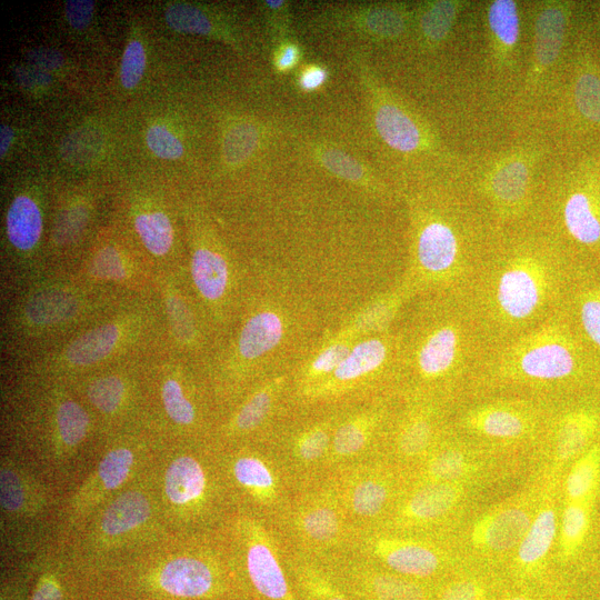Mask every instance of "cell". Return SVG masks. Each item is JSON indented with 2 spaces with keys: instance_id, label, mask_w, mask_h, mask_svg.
I'll list each match as a JSON object with an SVG mask.
<instances>
[{
  "instance_id": "cell-46",
  "label": "cell",
  "mask_w": 600,
  "mask_h": 600,
  "mask_svg": "<svg viewBox=\"0 0 600 600\" xmlns=\"http://www.w3.org/2000/svg\"><path fill=\"white\" fill-rule=\"evenodd\" d=\"M267 134L263 123L251 118H238L228 124L222 136V159L227 167L237 168L250 160Z\"/></svg>"
},
{
  "instance_id": "cell-26",
  "label": "cell",
  "mask_w": 600,
  "mask_h": 600,
  "mask_svg": "<svg viewBox=\"0 0 600 600\" xmlns=\"http://www.w3.org/2000/svg\"><path fill=\"white\" fill-rule=\"evenodd\" d=\"M154 293L167 349L203 368L217 347V339L192 292L187 268L157 273Z\"/></svg>"
},
{
  "instance_id": "cell-20",
  "label": "cell",
  "mask_w": 600,
  "mask_h": 600,
  "mask_svg": "<svg viewBox=\"0 0 600 600\" xmlns=\"http://www.w3.org/2000/svg\"><path fill=\"white\" fill-rule=\"evenodd\" d=\"M146 360L111 364L69 384L96 418L98 442L129 427L147 423Z\"/></svg>"
},
{
  "instance_id": "cell-54",
  "label": "cell",
  "mask_w": 600,
  "mask_h": 600,
  "mask_svg": "<svg viewBox=\"0 0 600 600\" xmlns=\"http://www.w3.org/2000/svg\"><path fill=\"white\" fill-rule=\"evenodd\" d=\"M146 142L149 149L162 159H178L184 151L181 141L162 124H153L147 130Z\"/></svg>"
},
{
  "instance_id": "cell-10",
  "label": "cell",
  "mask_w": 600,
  "mask_h": 600,
  "mask_svg": "<svg viewBox=\"0 0 600 600\" xmlns=\"http://www.w3.org/2000/svg\"><path fill=\"white\" fill-rule=\"evenodd\" d=\"M147 424L164 442L212 441L221 419L203 369L168 349L144 361Z\"/></svg>"
},
{
  "instance_id": "cell-53",
  "label": "cell",
  "mask_w": 600,
  "mask_h": 600,
  "mask_svg": "<svg viewBox=\"0 0 600 600\" xmlns=\"http://www.w3.org/2000/svg\"><path fill=\"white\" fill-rule=\"evenodd\" d=\"M146 68V53L139 40L128 42L121 59L120 80L124 88H134L141 80Z\"/></svg>"
},
{
  "instance_id": "cell-35",
  "label": "cell",
  "mask_w": 600,
  "mask_h": 600,
  "mask_svg": "<svg viewBox=\"0 0 600 600\" xmlns=\"http://www.w3.org/2000/svg\"><path fill=\"white\" fill-rule=\"evenodd\" d=\"M598 438L600 392L551 404L541 440L549 444L559 464L574 461Z\"/></svg>"
},
{
  "instance_id": "cell-13",
  "label": "cell",
  "mask_w": 600,
  "mask_h": 600,
  "mask_svg": "<svg viewBox=\"0 0 600 600\" xmlns=\"http://www.w3.org/2000/svg\"><path fill=\"white\" fill-rule=\"evenodd\" d=\"M163 443L147 423L99 441L98 462L60 508L57 538H68L100 504L146 473Z\"/></svg>"
},
{
  "instance_id": "cell-1",
  "label": "cell",
  "mask_w": 600,
  "mask_h": 600,
  "mask_svg": "<svg viewBox=\"0 0 600 600\" xmlns=\"http://www.w3.org/2000/svg\"><path fill=\"white\" fill-rule=\"evenodd\" d=\"M80 578L96 600H253L223 526L168 531Z\"/></svg>"
},
{
  "instance_id": "cell-8",
  "label": "cell",
  "mask_w": 600,
  "mask_h": 600,
  "mask_svg": "<svg viewBox=\"0 0 600 600\" xmlns=\"http://www.w3.org/2000/svg\"><path fill=\"white\" fill-rule=\"evenodd\" d=\"M2 408L6 433L48 474L67 476L88 447L98 443L96 418L67 383L7 380Z\"/></svg>"
},
{
  "instance_id": "cell-11",
  "label": "cell",
  "mask_w": 600,
  "mask_h": 600,
  "mask_svg": "<svg viewBox=\"0 0 600 600\" xmlns=\"http://www.w3.org/2000/svg\"><path fill=\"white\" fill-rule=\"evenodd\" d=\"M168 531L151 467L100 504L73 533L60 540L81 574Z\"/></svg>"
},
{
  "instance_id": "cell-41",
  "label": "cell",
  "mask_w": 600,
  "mask_h": 600,
  "mask_svg": "<svg viewBox=\"0 0 600 600\" xmlns=\"http://www.w3.org/2000/svg\"><path fill=\"white\" fill-rule=\"evenodd\" d=\"M559 518L550 490L537 504L533 518L516 549V563L522 571L541 566L558 537Z\"/></svg>"
},
{
  "instance_id": "cell-9",
  "label": "cell",
  "mask_w": 600,
  "mask_h": 600,
  "mask_svg": "<svg viewBox=\"0 0 600 600\" xmlns=\"http://www.w3.org/2000/svg\"><path fill=\"white\" fill-rule=\"evenodd\" d=\"M152 477L162 520L171 532L216 530L234 511L212 441L164 442Z\"/></svg>"
},
{
  "instance_id": "cell-19",
  "label": "cell",
  "mask_w": 600,
  "mask_h": 600,
  "mask_svg": "<svg viewBox=\"0 0 600 600\" xmlns=\"http://www.w3.org/2000/svg\"><path fill=\"white\" fill-rule=\"evenodd\" d=\"M253 600H300L286 563V547L274 527L240 511L223 524Z\"/></svg>"
},
{
  "instance_id": "cell-60",
  "label": "cell",
  "mask_w": 600,
  "mask_h": 600,
  "mask_svg": "<svg viewBox=\"0 0 600 600\" xmlns=\"http://www.w3.org/2000/svg\"><path fill=\"white\" fill-rule=\"evenodd\" d=\"M506 600H529V599L521 594H514V596L508 597Z\"/></svg>"
},
{
  "instance_id": "cell-52",
  "label": "cell",
  "mask_w": 600,
  "mask_h": 600,
  "mask_svg": "<svg viewBox=\"0 0 600 600\" xmlns=\"http://www.w3.org/2000/svg\"><path fill=\"white\" fill-rule=\"evenodd\" d=\"M261 8L267 21L271 43L291 37V3L286 0H263Z\"/></svg>"
},
{
  "instance_id": "cell-59",
  "label": "cell",
  "mask_w": 600,
  "mask_h": 600,
  "mask_svg": "<svg viewBox=\"0 0 600 600\" xmlns=\"http://www.w3.org/2000/svg\"><path fill=\"white\" fill-rule=\"evenodd\" d=\"M1 134H0V154H1V158H3L6 156V153L8 152V149L10 147V143L12 141V137H13V132L11 130V128H9L8 126H4L2 124L1 126V130H0Z\"/></svg>"
},
{
  "instance_id": "cell-44",
  "label": "cell",
  "mask_w": 600,
  "mask_h": 600,
  "mask_svg": "<svg viewBox=\"0 0 600 600\" xmlns=\"http://www.w3.org/2000/svg\"><path fill=\"white\" fill-rule=\"evenodd\" d=\"M491 53L499 67L511 62L520 37L518 4L513 0H493L487 6Z\"/></svg>"
},
{
  "instance_id": "cell-58",
  "label": "cell",
  "mask_w": 600,
  "mask_h": 600,
  "mask_svg": "<svg viewBox=\"0 0 600 600\" xmlns=\"http://www.w3.org/2000/svg\"><path fill=\"white\" fill-rule=\"evenodd\" d=\"M94 2L90 0H68L64 11L68 22L74 29H84L91 21Z\"/></svg>"
},
{
  "instance_id": "cell-57",
  "label": "cell",
  "mask_w": 600,
  "mask_h": 600,
  "mask_svg": "<svg viewBox=\"0 0 600 600\" xmlns=\"http://www.w3.org/2000/svg\"><path fill=\"white\" fill-rule=\"evenodd\" d=\"M329 72L326 67L310 63L303 66L297 77V84L303 92H313L327 82Z\"/></svg>"
},
{
  "instance_id": "cell-29",
  "label": "cell",
  "mask_w": 600,
  "mask_h": 600,
  "mask_svg": "<svg viewBox=\"0 0 600 600\" xmlns=\"http://www.w3.org/2000/svg\"><path fill=\"white\" fill-rule=\"evenodd\" d=\"M284 377L264 379L253 384L221 418L212 443L217 448L261 442L288 412Z\"/></svg>"
},
{
  "instance_id": "cell-12",
  "label": "cell",
  "mask_w": 600,
  "mask_h": 600,
  "mask_svg": "<svg viewBox=\"0 0 600 600\" xmlns=\"http://www.w3.org/2000/svg\"><path fill=\"white\" fill-rule=\"evenodd\" d=\"M538 228L577 268L600 272V157L580 160L540 200Z\"/></svg>"
},
{
  "instance_id": "cell-22",
  "label": "cell",
  "mask_w": 600,
  "mask_h": 600,
  "mask_svg": "<svg viewBox=\"0 0 600 600\" xmlns=\"http://www.w3.org/2000/svg\"><path fill=\"white\" fill-rule=\"evenodd\" d=\"M329 478L353 531L381 527L407 482L404 471L383 457L340 467Z\"/></svg>"
},
{
  "instance_id": "cell-31",
  "label": "cell",
  "mask_w": 600,
  "mask_h": 600,
  "mask_svg": "<svg viewBox=\"0 0 600 600\" xmlns=\"http://www.w3.org/2000/svg\"><path fill=\"white\" fill-rule=\"evenodd\" d=\"M391 398H377L342 409L332 437L329 473L347 464L381 457L396 411Z\"/></svg>"
},
{
  "instance_id": "cell-15",
  "label": "cell",
  "mask_w": 600,
  "mask_h": 600,
  "mask_svg": "<svg viewBox=\"0 0 600 600\" xmlns=\"http://www.w3.org/2000/svg\"><path fill=\"white\" fill-rule=\"evenodd\" d=\"M218 453L233 510L274 526L297 491L273 453L261 442L218 448Z\"/></svg>"
},
{
  "instance_id": "cell-27",
  "label": "cell",
  "mask_w": 600,
  "mask_h": 600,
  "mask_svg": "<svg viewBox=\"0 0 600 600\" xmlns=\"http://www.w3.org/2000/svg\"><path fill=\"white\" fill-rule=\"evenodd\" d=\"M390 421L381 457L404 472L418 466L449 430L451 404L428 398H402Z\"/></svg>"
},
{
  "instance_id": "cell-36",
  "label": "cell",
  "mask_w": 600,
  "mask_h": 600,
  "mask_svg": "<svg viewBox=\"0 0 600 600\" xmlns=\"http://www.w3.org/2000/svg\"><path fill=\"white\" fill-rule=\"evenodd\" d=\"M537 503L516 499L491 509L471 527V544L483 553L501 554L517 549L531 523Z\"/></svg>"
},
{
  "instance_id": "cell-45",
  "label": "cell",
  "mask_w": 600,
  "mask_h": 600,
  "mask_svg": "<svg viewBox=\"0 0 600 600\" xmlns=\"http://www.w3.org/2000/svg\"><path fill=\"white\" fill-rule=\"evenodd\" d=\"M463 8L459 0L423 1L414 8L413 28L421 44L434 49L451 33L457 18Z\"/></svg>"
},
{
  "instance_id": "cell-5",
  "label": "cell",
  "mask_w": 600,
  "mask_h": 600,
  "mask_svg": "<svg viewBox=\"0 0 600 600\" xmlns=\"http://www.w3.org/2000/svg\"><path fill=\"white\" fill-rule=\"evenodd\" d=\"M474 392H510L556 403L600 392V366L561 310L492 348L470 393Z\"/></svg>"
},
{
  "instance_id": "cell-17",
  "label": "cell",
  "mask_w": 600,
  "mask_h": 600,
  "mask_svg": "<svg viewBox=\"0 0 600 600\" xmlns=\"http://www.w3.org/2000/svg\"><path fill=\"white\" fill-rule=\"evenodd\" d=\"M272 527L289 550L314 561L349 551L353 536L329 474L297 491Z\"/></svg>"
},
{
  "instance_id": "cell-48",
  "label": "cell",
  "mask_w": 600,
  "mask_h": 600,
  "mask_svg": "<svg viewBox=\"0 0 600 600\" xmlns=\"http://www.w3.org/2000/svg\"><path fill=\"white\" fill-rule=\"evenodd\" d=\"M592 502L566 501L559 520L558 546L562 559H571L589 532Z\"/></svg>"
},
{
  "instance_id": "cell-51",
  "label": "cell",
  "mask_w": 600,
  "mask_h": 600,
  "mask_svg": "<svg viewBox=\"0 0 600 600\" xmlns=\"http://www.w3.org/2000/svg\"><path fill=\"white\" fill-rule=\"evenodd\" d=\"M38 563V552L2 578L0 600H29Z\"/></svg>"
},
{
  "instance_id": "cell-18",
  "label": "cell",
  "mask_w": 600,
  "mask_h": 600,
  "mask_svg": "<svg viewBox=\"0 0 600 600\" xmlns=\"http://www.w3.org/2000/svg\"><path fill=\"white\" fill-rule=\"evenodd\" d=\"M288 411L261 441L277 458L296 491L329 474L336 424L343 408H300Z\"/></svg>"
},
{
  "instance_id": "cell-39",
  "label": "cell",
  "mask_w": 600,
  "mask_h": 600,
  "mask_svg": "<svg viewBox=\"0 0 600 600\" xmlns=\"http://www.w3.org/2000/svg\"><path fill=\"white\" fill-rule=\"evenodd\" d=\"M563 311L600 366V272L583 269L577 271Z\"/></svg>"
},
{
  "instance_id": "cell-47",
  "label": "cell",
  "mask_w": 600,
  "mask_h": 600,
  "mask_svg": "<svg viewBox=\"0 0 600 600\" xmlns=\"http://www.w3.org/2000/svg\"><path fill=\"white\" fill-rule=\"evenodd\" d=\"M600 489V438L571 464L564 480L566 501L594 502Z\"/></svg>"
},
{
  "instance_id": "cell-24",
  "label": "cell",
  "mask_w": 600,
  "mask_h": 600,
  "mask_svg": "<svg viewBox=\"0 0 600 600\" xmlns=\"http://www.w3.org/2000/svg\"><path fill=\"white\" fill-rule=\"evenodd\" d=\"M73 271L84 282L128 296L154 291L157 271L124 230L101 231L82 253Z\"/></svg>"
},
{
  "instance_id": "cell-42",
  "label": "cell",
  "mask_w": 600,
  "mask_h": 600,
  "mask_svg": "<svg viewBox=\"0 0 600 600\" xmlns=\"http://www.w3.org/2000/svg\"><path fill=\"white\" fill-rule=\"evenodd\" d=\"M573 113L586 129L600 130V64L584 50L576 59L571 81Z\"/></svg>"
},
{
  "instance_id": "cell-2",
  "label": "cell",
  "mask_w": 600,
  "mask_h": 600,
  "mask_svg": "<svg viewBox=\"0 0 600 600\" xmlns=\"http://www.w3.org/2000/svg\"><path fill=\"white\" fill-rule=\"evenodd\" d=\"M578 270L539 228L501 232L464 297L496 348L563 310Z\"/></svg>"
},
{
  "instance_id": "cell-21",
  "label": "cell",
  "mask_w": 600,
  "mask_h": 600,
  "mask_svg": "<svg viewBox=\"0 0 600 600\" xmlns=\"http://www.w3.org/2000/svg\"><path fill=\"white\" fill-rule=\"evenodd\" d=\"M13 452L0 459L1 536L22 548L40 551L48 544L39 534L57 508L51 488ZM51 542V541H50Z\"/></svg>"
},
{
  "instance_id": "cell-4",
  "label": "cell",
  "mask_w": 600,
  "mask_h": 600,
  "mask_svg": "<svg viewBox=\"0 0 600 600\" xmlns=\"http://www.w3.org/2000/svg\"><path fill=\"white\" fill-rule=\"evenodd\" d=\"M411 222L410 296H464L501 233L477 203L448 193L417 198Z\"/></svg>"
},
{
  "instance_id": "cell-14",
  "label": "cell",
  "mask_w": 600,
  "mask_h": 600,
  "mask_svg": "<svg viewBox=\"0 0 600 600\" xmlns=\"http://www.w3.org/2000/svg\"><path fill=\"white\" fill-rule=\"evenodd\" d=\"M549 402L510 392H474L456 402L449 429L476 443L518 446L540 441Z\"/></svg>"
},
{
  "instance_id": "cell-40",
  "label": "cell",
  "mask_w": 600,
  "mask_h": 600,
  "mask_svg": "<svg viewBox=\"0 0 600 600\" xmlns=\"http://www.w3.org/2000/svg\"><path fill=\"white\" fill-rule=\"evenodd\" d=\"M572 6L568 1L542 3L533 32V53L527 81L534 86L556 64L561 54L571 17Z\"/></svg>"
},
{
  "instance_id": "cell-56",
  "label": "cell",
  "mask_w": 600,
  "mask_h": 600,
  "mask_svg": "<svg viewBox=\"0 0 600 600\" xmlns=\"http://www.w3.org/2000/svg\"><path fill=\"white\" fill-rule=\"evenodd\" d=\"M301 57L302 49L292 37L272 44V67L278 73H287L298 67Z\"/></svg>"
},
{
  "instance_id": "cell-16",
  "label": "cell",
  "mask_w": 600,
  "mask_h": 600,
  "mask_svg": "<svg viewBox=\"0 0 600 600\" xmlns=\"http://www.w3.org/2000/svg\"><path fill=\"white\" fill-rule=\"evenodd\" d=\"M203 216L187 218V273L217 344L227 336L238 307V271Z\"/></svg>"
},
{
  "instance_id": "cell-33",
  "label": "cell",
  "mask_w": 600,
  "mask_h": 600,
  "mask_svg": "<svg viewBox=\"0 0 600 600\" xmlns=\"http://www.w3.org/2000/svg\"><path fill=\"white\" fill-rule=\"evenodd\" d=\"M413 24L414 8L404 2L334 3L311 19L317 30L349 31L376 41L397 40Z\"/></svg>"
},
{
  "instance_id": "cell-25",
  "label": "cell",
  "mask_w": 600,
  "mask_h": 600,
  "mask_svg": "<svg viewBox=\"0 0 600 600\" xmlns=\"http://www.w3.org/2000/svg\"><path fill=\"white\" fill-rule=\"evenodd\" d=\"M350 552L400 576L434 583L449 566L437 534L373 528L353 531Z\"/></svg>"
},
{
  "instance_id": "cell-50",
  "label": "cell",
  "mask_w": 600,
  "mask_h": 600,
  "mask_svg": "<svg viewBox=\"0 0 600 600\" xmlns=\"http://www.w3.org/2000/svg\"><path fill=\"white\" fill-rule=\"evenodd\" d=\"M164 19L170 28L179 32L202 36H217L234 42L227 28L217 26L210 14L200 7L188 3H174L167 8Z\"/></svg>"
},
{
  "instance_id": "cell-38",
  "label": "cell",
  "mask_w": 600,
  "mask_h": 600,
  "mask_svg": "<svg viewBox=\"0 0 600 600\" xmlns=\"http://www.w3.org/2000/svg\"><path fill=\"white\" fill-rule=\"evenodd\" d=\"M80 574L64 543L56 538L38 552L29 600H82Z\"/></svg>"
},
{
  "instance_id": "cell-37",
  "label": "cell",
  "mask_w": 600,
  "mask_h": 600,
  "mask_svg": "<svg viewBox=\"0 0 600 600\" xmlns=\"http://www.w3.org/2000/svg\"><path fill=\"white\" fill-rule=\"evenodd\" d=\"M478 446L449 429L431 452L406 472V478L408 481L464 484L478 470Z\"/></svg>"
},
{
  "instance_id": "cell-6",
  "label": "cell",
  "mask_w": 600,
  "mask_h": 600,
  "mask_svg": "<svg viewBox=\"0 0 600 600\" xmlns=\"http://www.w3.org/2000/svg\"><path fill=\"white\" fill-rule=\"evenodd\" d=\"M131 297L89 284L73 270H49L4 301L3 363L11 366L60 346Z\"/></svg>"
},
{
  "instance_id": "cell-43",
  "label": "cell",
  "mask_w": 600,
  "mask_h": 600,
  "mask_svg": "<svg viewBox=\"0 0 600 600\" xmlns=\"http://www.w3.org/2000/svg\"><path fill=\"white\" fill-rule=\"evenodd\" d=\"M286 563L300 600H356L331 579L320 563L287 547Z\"/></svg>"
},
{
  "instance_id": "cell-55",
  "label": "cell",
  "mask_w": 600,
  "mask_h": 600,
  "mask_svg": "<svg viewBox=\"0 0 600 600\" xmlns=\"http://www.w3.org/2000/svg\"><path fill=\"white\" fill-rule=\"evenodd\" d=\"M481 584L472 579H454L432 588V600H483Z\"/></svg>"
},
{
  "instance_id": "cell-28",
  "label": "cell",
  "mask_w": 600,
  "mask_h": 600,
  "mask_svg": "<svg viewBox=\"0 0 600 600\" xmlns=\"http://www.w3.org/2000/svg\"><path fill=\"white\" fill-rule=\"evenodd\" d=\"M354 67L382 141L402 153L434 151L438 142L430 127L384 87L359 57L354 58Z\"/></svg>"
},
{
  "instance_id": "cell-30",
  "label": "cell",
  "mask_w": 600,
  "mask_h": 600,
  "mask_svg": "<svg viewBox=\"0 0 600 600\" xmlns=\"http://www.w3.org/2000/svg\"><path fill=\"white\" fill-rule=\"evenodd\" d=\"M317 562L356 600H432L433 583L400 576L350 551Z\"/></svg>"
},
{
  "instance_id": "cell-61",
  "label": "cell",
  "mask_w": 600,
  "mask_h": 600,
  "mask_svg": "<svg viewBox=\"0 0 600 600\" xmlns=\"http://www.w3.org/2000/svg\"><path fill=\"white\" fill-rule=\"evenodd\" d=\"M82 600H96V599H91V598H88L84 596V598Z\"/></svg>"
},
{
  "instance_id": "cell-23",
  "label": "cell",
  "mask_w": 600,
  "mask_h": 600,
  "mask_svg": "<svg viewBox=\"0 0 600 600\" xmlns=\"http://www.w3.org/2000/svg\"><path fill=\"white\" fill-rule=\"evenodd\" d=\"M536 153L516 149L496 159L479 184L477 203L500 232L538 228L540 203L532 193Z\"/></svg>"
},
{
  "instance_id": "cell-32",
  "label": "cell",
  "mask_w": 600,
  "mask_h": 600,
  "mask_svg": "<svg viewBox=\"0 0 600 600\" xmlns=\"http://www.w3.org/2000/svg\"><path fill=\"white\" fill-rule=\"evenodd\" d=\"M463 497L464 484L407 480L389 517L378 528L439 536Z\"/></svg>"
},
{
  "instance_id": "cell-3",
  "label": "cell",
  "mask_w": 600,
  "mask_h": 600,
  "mask_svg": "<svg viewBox=\"0 0 600 600\" xmlns=\"http://www.w3.org/2000/svg\"><path fill=\"white\" fill-rule=\"evenodd\" d=\"M398 396L453 406L468 396L492 347L463 294H430L400 332Z\"/></svg>"
},
{
  "instance_id": "cell-7",
  "label": "cell",
  "mask_w": 600,
  "mask_h": 600,
  "mask_svg": "<svg viewBox=\"0 0 600 600\" xmlns=\"http://www.w3.org/2000/svg\"><path fill=\"white\" fill-rule=\"evenodd\" d=\"M167 349L159 300L154 293L127 299L60 346L7 366L8 380L62 382L130 360H146Z\"/></svg>"
},
{
  "instance_id": "cell-49",
  "label": "cell",
  "mask_w": 600,
  "mask_h": 600,
  "mask_svg": "<svg viewBox=\"0 0 600 600\" xmlns=\"http://www.w3.org/2000/svg\"><path fill=\"white\" fill-rule=\"evenodd\" d=\"M311 153L319 166L339 179L361 187H376L369 170L344 151L327 143H313Z\"/></svg>"
},
{
  "instance_id": "cell-34",
  "label": "cell",
  "mask_w": 600,
  "mask_h": 600,
  "mask_svg": "<svg viewBox=\"0 0 600 600\" xmlns=\"http://www.w3.org/2000/svg\"><path fill=\"white\" fill-rule=\"evenodd\" d=\"M131 237L152 263L157 273L187 268V250L179 242L174 214L168 206L151 198L127 204Z\"/></svg>"
}]
</instances>
